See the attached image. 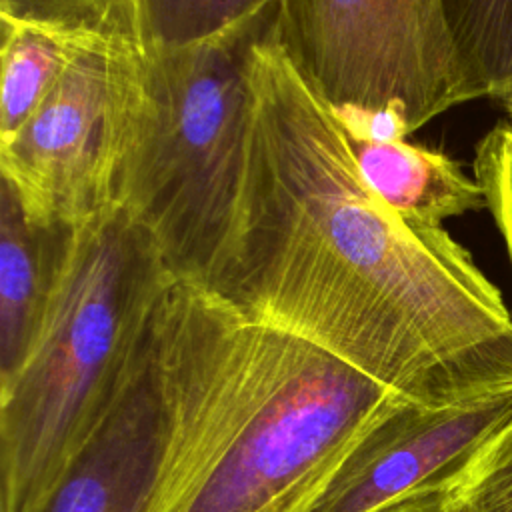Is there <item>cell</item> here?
Listing matches in <instances>:
<instances>
[{"mask_svg":"<svg viewBox=\"0 0 512 512\" xmlns=\"http://www.w3.org/2000/svg\"><path fill=\"white\" fill-rule=\"evenodd\" d=\"M276 18L250 52L240 218L208 292L408 400L512 394V314L500 290L444 226L406 222L368 186Z\"/></svg>","mask_w":512,"mask_h":512,"instance_id":"1","label":"cell"},{"mask_svg":"<svg viewBox=\"0 0 512 512\" xmlns=\"http://www.w3.org/2000/svg\"><path fill=\"white\" fill-rule=\"evenodd\" d=\"M170 412L158 512H304L402 394L174 278L156 314Z\"/></svg>","mask_w":512,"mask_h":512,"instance_id":"2","label":"cell"},{"mask_svg":"<svg viewBox=\"0 0 512 512\" xmlns=\"http://www.w3.org/2000/svg\"><path fill=\"white\" fill-rule=\"evenodd\" d=\"M172 282L154 236L122 204L70 228L40 338L0 388L2 512H34L108 416Z\"/></svg>","mask_w":512,"mask_h":512,"instance_id":"3","label":"cell"},{"mask_svg":"<svg viewBox=\"0 0 512 512\" xmlns=\"http://www.w3.org/2000/svg\"><path fill=\"white\" fill-rule=\"evenodd\" d=\"M278 6L196 44L146 50L122 204L174 278L212 290L232 256L250 136V52Z\"/></svg>","mask_w":512,"mask_h":512,"instance_id":"4","label":"cell"},{"mask_svg":"<svg viewBox=\"0 0 512 512\" xmlns=\"http://www.w3.org/2000/svg\"><path fill=\"white\" fill-rule=\"evenodd\" d=\"M146 88V50L106 16L22 128L0 144V174L28 220L76 226L118 204Z\"/></svg>","mask_w":512,"mask_h":512,"instance_id":"5","label":"cell"},{"mask_svg":"<svg viewBox=\"0 0 512 512\" xmlns=\"http://www.w3.org/2000/svg\"><path fill=\"white\" fill-rule=\"evenodd\" d=\"M276 24L332 108H392L412 134L470 100L442 0H280Z\"/></svg>","mask_w":512,"mask_h":512,"instance_id":"6","label":"cell"},{"mask_svg":"<svg viewBox=\"0 0 512 512\" xmlns=\"http://www.w3.org/2000/svg\"><path fill=\"white\" fill-rule=\"evenodd\" d=\"M512 418V394L454 406L400 398L350 448L304 512H384L448 488Z\"/></svg>","mask_w":512,"mask_h":512,"instance_id":"7","label":"cell"},{"mask_svg":"<svg viewBox=\"0 0 512 512\" xmlns=\"http://www.w3.org/2000/svg\"><path fill=\"white\" fill-rule=\"evenodd\" d=\"M168 436L154 318L120 398L34 512H158Z\"/></svg>","mask_w":512,"mask_h":512,"instance_id":"8","label":"cell"},{"mask_svg":"<svg viewBox=\"0 0 512 512\" xmlns=\"http://www.w3.org/2000/svg\"><path fill=\"white\" fill-rule=\"evenodd\" d=\"M70 228L28 220L0 180V388L18 376L40 338Z\"/></svg>","mask_w":512,"mask_h":512,"instance_id":"9","label":"cell"},{"mask_svg":"<svg viewBox=\"0 0 512 512\" xmlns=\"http://www.w3.org/2000/svg\"><path fill=\"white\" fill-rule=\"evenodd\" d=\"M2 14L0 144L8 142L58 82L92 30L116 10L98 4ZM122 18V16H120ZM124 20V18H122ZM126 22V20H124Z\"/></svg>","mask_w":512,"mask_h":512,"instance_id":"10","label":"cell"},{"mask_svg":"<svg viewBox=\"0 0 512 512\" xmlns=\"http://www.w3.org/2000/svg\"><path fill=\"white\" fill-rule=\"evenodd\" d=\"M346 138L368 186L406 222L442 226L486 206L476 178L444 152L406 140L378 142L348 132Z\"/></svg>","mask_w":512,"mask_h":512,"instance_id":"11","label":"cell"},{"mask_svg":"<svg viewBox=\"0 0 512 512\" xmlns=\"http://www.w3.org/2000/svg\"><path fill=\"white\" fill-rule=\"evenodd\" d=\"M470 100L512 88V0H442Z\"/></svg>","mask_w":512,"mask_h":512,"instance_id":"12","label":"cell"},{"mask_svg":"<svg viewBox=\"0 0 512 512\" xmlns=\"http://www.w3.org/2000/svg\"><path fill=\"white\" fill-rule=\"evenodd\" d=\"M280 0H134L136 36L144 50H170L220 36Z\"/></svg>","mask_w":512,"mask_h":512,"instance_id":"13","label":"cell"},{"mask_svg":"<svg viewBox=\"0 0 512 512\" xmlns=\"http://www.w3.org/2000/svg\"><path fill=\"white\" fill-rule=\"evenodd\" d=\"M448 512H512V418L444 488Z\"/></svg>","mask_w":512,"mask_h":512,"instance_id":"14","label":"cell"},{"mask_svg":"<svg viewBox=\"0 0 512 512\" xmlns=\"http://www.w3.org/2000/svg\"><path fill=\"white\" fill-rule=\"evenodd\" d=\"M474 178L482 186L512 266V128L502 122L476 144Z\"/></svg>","mask_w":512,"mask_h":512,"instance_id":"15","label":"cell"},{"mask_svg":"<svg viewBox=\"0 0 512 512\" xmlns=\"http://www.w3.org/2000/svg\"><path fill=\"white\" fill-rule=\"evenodd\" d=\"M338 122L348 134L378 140L396 142L410 134L406 118L392 108L364 110V108H332Z\"/></svg>","mask_w":512,"mask_h":512,"instance_id":"16","label":"cell"},{"mask_svg":"<svg viewBox=\"0 0 512 512\" xmlns=\"http://www.w3.org/2000/svg\"><path fill=\"white\" fill-rule=\"evenodd\" d=\"M384 512H448L444 504V490H430L410 496Z\"/></svg>","mask_w":512,"mask_h":512,"instance_id":"17","label":"cell"},{"mask_svg":"<svg viewBox=\"0 0 512 512\" xmlns=\"http://www.w3.org/2000/svg\"><path fill=\"white\" fill-rule=\"evenodd\" d=\"M104 4H108L110 8L118 10L130 24V28L134 30V0H102Z\"/></svg>","mask_w":512,"mask_h":512,"instance_id":"18","label":"cell"},{"mask_svg":"<svg viewBox=\"0 0 512 512\" xmlns=\"http://www.w3.org/2000/svg\"><path fill=\"white\" fill-rule=\"evenodd\" d=\"M500 102L504 104V108H506V114H508V122H506V124L512 128V88H510V92H508V94H506V96H504Z\"/></svg>","mask_w":512,"mask_h":512,"instance_id":"19","label":"cell"}]
</instances>
